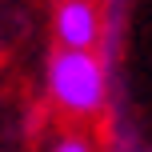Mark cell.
I'll return each instance as SVG.
<instances>
[{"mask_svg": "<svg viewBox=\"0 0 152 152\" xmlns=\"http://www.w3.org/2000/svg\"><path fill=\"white\" fill-rule=\"evenodd\" d=\"M48 92H52L56 108L76 116V120H88L104 108L108 96V80H104V64L96 52H68V48H56L48 56Z\"/></svg>", "mask_w": 152, "mask_h": 152, "instance_id": "cell-1", "label": "cell"}, {"mask_svg": "<svg viewBox=\"0 0 152 152\" xmlns=\"http://www.w3.org/2000/svg\"><path fill=\"white\" fill-rule=\"evenodd\" d=\"M56 48L68 52H92L100 40V4L96 0H60L52 16Z\"/></svg>", "mask_w": 152, "mask_h": 152, "instance_id": "cell-2", "label": "cell"}, {"mask_svg": "<svg viewBox=\"0 0 152 152\" xmlns=\"http://www.w3.org/2000/svg\"><path fill=\"white\" fill-rule=\"evenodd\" d=\"M52 152H92V148H88V144H84V140H80V136H64V140H60V144H56Z\"/></svg>", "mask_w": 152, "mask_h": 152, "instance_id": "cell-3", "label": "cell"}]
</instances>
